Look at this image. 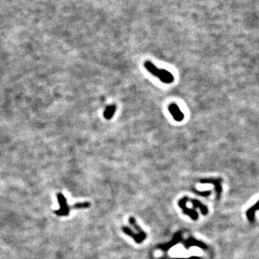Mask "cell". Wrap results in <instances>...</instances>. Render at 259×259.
<instances>
[{"label":"cell","instance_id":"8","mask_svg":"<svg viewBox=\"0 0 259 259\" xmlns=\"http://www.w3.org/2000/svg\"><path fill=\"white\" fill-rule=\"evenodd\" d=\"M220 179H217V180H201L202 183H212L214 184V186H215V189L217 192V196H218V199L219 198V196H220L221 192H222V186L220 184Z\"/></svg>","mask_w":259,"mask_h":259},{"label":"cell","instance_id":"1","mask_svg":"<svg viewBox=\"0 0 259 259\" xmlns=\"http://www.w3.org/2000/svg\"><path fill=\"white\" fill-rule=\"evenodd\" d=\"M145 67L153 75L159 78L163 83L171 84L174 81V76L171 72L166 69L158 68L150 61H145Z\"/></svg>","mask_w":259,"mask_h":259},{"label":"cell","instance_id":"5","mask_svg":"<svg viewBox=\"0 0 259 259\" xmlns=\"http://www.w3.org/2000/svg\"><path fill=\"white\" fill-rule=\"evenodd\" d=\"M122 231L124 232L126 235L132 237L137 243H141L142 241L144 240L146 238V237L143 236L141 235H140V234H135L129 228H127V227H123Z\"/></svg>","mask_w":259,"mask_h":259},{"label":"cell","instance_id":"3","mask_svg":"<svg viewBox=\"0 0 259 259\" xmlns=\"http://www.w3.org/2000/svg\"><path fill=\"white\" fill-rule=\"evenodd\" d=\"M187 201H189V199L188 198V197H184L183 199H180L179 200V205L181 208L184 214L189 216L190 218H191L192 219H194V220H197V219H198V214H197V211L194 210V209L187 208V207H186Z\"/></svg>","mask_w":259,"mask_h":259},{"label":"cell","instance_id":"2","mask_svg":"<svg viewBox=\"0 0 259 259\" xmlns=\"http://www.w3.org/2000/svg\"><path fill=\"white\" fill-rule=\"evenodd\" d=\"M57 199L60 205V209L54 211L56 215L58 216H68L70 214V207L68 205L67 200L63 194H57Z\"/></svg>","mask_w":259,"mask_h":259},{"label":"cell","instance_id":"4","mask_svg":"<svg viewBox=\"0 0 259 259\" xmlns=\"http://www.w3.org/2000/svg\"><path fill=\"white\" fill-rule=\"evenodd\" d=\"M169 112L171 113V115H172V117H174V119L177 121V122H181V121L184 120V115L183 114V112L180 110L179 106L176 105V104H171L169 107Z\"/></svg>","mask_w":259,"mask_h":259},{"label":"cell","instance_id":"9","mask_svg":"<svg viewBox=\"0 0 259 259\" xmlns=\"http://www.w3.org/2000/svg\"><path fill=\"white\" fill-rule=\"evenodd\" d=\"M258 209V202H256L255 205H253L251 207L250 209L246 212V216L248 219V220L253 223L255 221V213Z\"/></svg>","mask_w":259,"mask_h":259},{"label":"cell","instance_id":"14","mask_svg":"<svg viewBox=\"0 0 259 259\" xmlns=\"http://www.w3.org/2000/svg\"><path fill=\"white\" fill-rule=\"evenodd\" d=\"M176 259H200V258H198V257H191V258H176Z\"/></svg>","mask_w":259,"mask_h":259},{"label":"cell","instance_id":"10","mask_svg":"<svg viewBox=\"0 0 259 259\" xmlns=\"http://www.w3.org/2000/svg\"><path fill=\"white\" fill-rule=\"evenodd\" d=\"M116 107L115 105H110L108 106V107L106 108L105 112H104V117L106 120H110L112 119V117L114 115L115 112H116Z\"/></svg>","mask_w":259,"mask_h":259},{"label":"cell","instance_id":"6","mask_svg":"<svg viewBox=\"0 0 259 259\" xmlns=\"http://www.w3.org/2000/svg\"><path fill=\"white\" fill-rule=\"evenodd\" d=\"M181 240V233H178L174 235V240L170 241V243H166V244H164V245L160 246L159 248L161 249H162L163 251H169V249L171 248V247H173V246L176 245L177 243H179V241Z\"/></svg>","mask_w":259,"mask_h":259},{"label":"cell","instance_id":"13","mask_svg":"<svg viewBox=\"0 0 259 259\" xmlns=\"http://www.w3.org/2000/svg\"><path fill=\"white\" fill-rule=\"evenodd\" d=\"M91 206V203L89 202H76L73 205L70 207V209H86L89 208Z\"/></svg>","mask_w":259,"mask_h":259},{"label":"cell","instance_id":"11","mask_svg":"<svg viewBox=\"0 0 259 259\" xmlns=\"http://www.w3.org/2000/svg\"><path fill=\"white\" fill-rule=\"evenodd\" d=\"M191 202L192 203V205L194 209L196 208H199L202 214L206 215V214L208 213V209H207V207L206 206H204L203 204H202L199 202L198 200H196V199H189Z\"/></svg>","mask_w":259,"mask_h":259},{"label":"cell","instance_id":"12","mask_svg":"<svg viewBox=\"0 0 259 259\" xmlns=\"http://www.w3.org/2000/svg\"><path fill=\"white\" fill-rule=\"evenodd\" d=\"M129 223L133 227V228H134L135 230H136L138 232V234H140V235H141L143 236L146 237V234H145V233L143 230H142L141 228H140V227L136 223L135 219L133 218V217H130V219H129Z\"/></svg>","mask_w":259,"mask_h":259},{"label":"cell","instance_id":"7","mask_svg":"<svg viewBox=\"0 0 259 259\" xmlns=\"http://www.w3.org/2000/svg\"><path fill=\"white\" fill-rule=\"evenodd\" d=\"M185 246H186V248H189V247H191V246H198V247H199L200 248H203V249L207 248V246L204 243H202V242H200L197 240H195V239L192 238H190L188 239V240H186V242H185Z\"/></svg>","mask_w":259,"mask_h":259}]
</instances>
